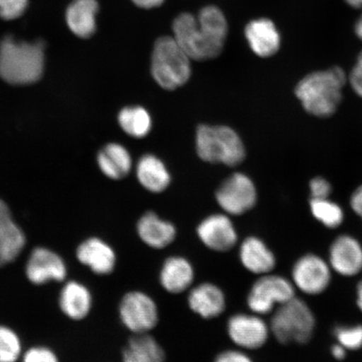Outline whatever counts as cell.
Wrapping results in <instances>:
<instances>
[{
	"instance_id": "30bf717a",
	"label": "cell",
	"mask_w": 362,
	"mask_h": 362,
	"mask_svg": "<svg viewBox=\"0 0 362 362\" xmlns=\"http://www.w3.org/2000/svg\"><path fill=\"white\" fill-rule=\"evenodd\" d=\"M216 197L226 214L240 216L255 206L257 192L250 178L242 173H235L221 185Z\"/></svg>"
},
{
	"instance_id": "6da1fadb",
	"label": "cell",
	"mask_w": 362,
	"mask_h": 362,
	"mask_svg": "<svg viewBox=\"0 0 362 362\" xmlns=\"http://www.w3.org/2000/svg\"><path fill=\"white\" fill-rule=\"evenodd\" d=\"M42 42H20L8 35L0 42V78L13 85L34 83L44 70Z\"/></svg>"
},
{
	"instance_id": "f35d334b",
	"label": "cell",
	"mask_w": 362,
	"mask_h": 362,
	"mask_svg": "<svg viewBox=\"0 0 362 362\" xmlns=\"http://www.w3.org/2000/svg\"><path fill=\"white\" fill-rule=\"evenodd\" d=\"M346 351L345 347H343L341 344L338 343L332 347V355L334 359L343 361L346 358Z\"/></svg>"
},
{
	"instance_id": "ab89813d",
	"label": "cell",
	"mask_w": 362,
	"mask_h": 362,
	"mask_svg": "<svg viewBox=\"0 0 362 362\" xmlns=\"http://www.w3.org/2000/svg\"><path fill=\"white\" fill-rule=\"evenodd\" d=\"M356 305L362 312V279L356 287Z\"/></svg>"
},
{
	"instance_id": "7a4b0ae2",
	"label": "cell",
	"mask_w": 362,
	"mask_h": 362,
	"mask_svg": "<svg viewBox=\"0 0 362 362\" xmlns=\"http://www.w3.org/2000/svg\"><path fill=\"white\" fill-rule=\"evenodd\" d=\"M346 83L345 71L332 67L307 75L297 85L296 94L308 112L327 117L337 111Z\"/></svg>"
},
{
	"instance_id": "ffe728a7",
	"label": "cell",
	"mask_w": 362,
	"mask_h": 362,
	"mask_svg": "<svg viewBox=\"0 0 362 362\" xmlns=\"http://www.w3.org/2000/svg\"><path fill=\"white\" fill-rule=\"evenodd\" d=\"M194 271L191 262L181 256H172L162 265L160 282L165 291L177 294L192 286Z\"/></svg>"
},
{
	"instance_id": "7402d4cb",
	"label": "cell",
	"mask_w": 362,
	"mask_h": 362,
	"mask_svg": "<svg viewBox=\"0 0 362 362\" xmlns=\"http://www.w3.org/2000/svg\"><path fill=\"white\" fill-rule=\"evenodd\" d=\"M98 8L97 0H74L66 13V24L71 33L83 39L93 35Z\"/></svg>"
},
{
	"instance_id": "7c38bea8",
	"label": "cell",
	"mask_w": 362,
	"mask_h": 362,
	"mask_svg": "<svg viewBox=\"0 0 362 362\" xmlns=\"http://www.w3.org/2000/svg\"><path fill=\"white\" fill-rule=\"evenodd\" d=\"M202 243L212 251L224 252L233 249L238 240L236 228L228 216L214 214L204 219L197 228Z\"/></svg>"
},
{
	"instance_id": "9a60e30c",
	"label": "cell",
	"mask_w": 362,
	"mask_h": 362,
	"mask_svg": "<svg viewBox=\"0 0 362 362\" xmlns=\"http://www.w3.org/2000/svg\"><path fill=\"white\" fill-rule=\"evenodd\" d=\"M245 36L252 51L260 57L275 55L281 45V36L277 27L266 18L249 22L245 28Z\"/></svg>"
},
{
	"instance_id": "5b68a950",
	"label": "cell",
	"mask_w": 362,
	"mask_h": 362,
	"mask_svg": "<svg viewBox=\"0 0 362 362\" xmlns=\"http://www.w3.org/2000/svg\"><path fill=\"white\" fill-rule=\"evenodd\" d=\"M315 324V317L310 307L296 296L274 311L269 328L280 344L303 345L313 337Z\"/></svg>"
},
{
	"instance_id": "8fae6325",
	"label": "cell",
	"mask_w": 362,
	"mask_h": 362,
	"mask_svg": "<svg viewBox=\"0 0 362 362\" xmlns=\"http://www.w3.org/2000/svg\"><path fill=\"white\" fill-rule=\"evenodd\" d=\"M226 329L235 345L245 350L259 349L265 345L270 334L269 325L255 313L233 315L230 317Z\"/></svg>"
},
{
	"instance_id": "52a82bcc",
	"label": "cell",
	"mask_w": 362,
	"mask_h": 362,
	"mask_svg": "<svg viewBox=\"0 0 362 362\" xmlns=\"http://www.w3.org/2000/svg\"><path fill=\"white\" fill-rule=\"evenodd\" d=\"M296 297V287L287 279L277 274L261 275L253 283L247 296V305L252 313L264 315L271 313L276 305Z\"/></svg>"
},
{
	"instance_id": "1f68e13d",
	"label": "cell",
	"mask_w": 362,
	"mask_h": 362,
	"mask_svg": "<svg viewBox=\"0 0 362 362\" xmlns=\"http://www.w3.org/2000/svg\"><path fill=\"white\" fill-rule=\"evenodd\" d=\"M28 0H0V18L4 21L18 19L26 11Z\"/></svg>"
},
{
	"instance_id": "603a6c76",
	"label": "cell",
	"mask_w": 362,
	"mask_h": 362,
	"mask_svg": "<svg viewBox=\"0 0 362 362\" xmlns=\"http://www.w3.org/2000/svg\"><path fill=\"white\" fill-rule=\"evenodd\" d=\"M139 183L147 191L160 193L168 188L170 175L164 163L153 155L144 156L136 166Z\"/></svg>"
},
{
	"instance_id": "b9f144b4",
	"label": "cell",
	"mask_w": 362,
	"mask_h": 362,
	"mask_svg": "<svg viewBox=\"0 0 362 362\" xmlns=\"http://www.w3.org/2000/svg\"><path fill=\"white\" fill-rule=\"evenodd\" d=\"M352 8H362V0H345Z\"/></svg>"
},
{
	"instance_id": "484cf974",
	"label": "cell",
	"mask_w": 362,
	"mask_h": 362,
	"mask_svg": "<svg viewBox=\"0 0 362 362\" xmlns=\"http://www.w3.org/2000/svg\"><path fill=\"white\" fill-rule=\"evenodd\" d=\"M60 305L66 315L71 319L81 320L88 315L92 305V298L83 285L71 282L63 288Z\"/></svg>"
},
{
	"instance_id": "83f0119b",
	"label": "cell",
	"mask_w": 362,
	"mask_h": 362,
	"mask_svg": "<svg viewBox=\"0 0 362 362\" xmlns=\"http://www.w3.org/2000/svg\"><path fill=\"white\" fill-rule=\"evenodd\" d=\"M198 25L204 33L212 39L225 43L228 25L223 11L216 6L203 8L197 18Z\"/></svg>"
},
{
	"instance_id": "2e32d148",
	"label": "cell",
	"mask_w": 362,
	"mask_h": 362,
	"mask_svg": "<svg viewBox=\"0 0 362 362\" xmlns=\"http://www.w3.org/2000/svg\"><path fill=\"white\" fill-rule=\"evenodd\" d=\"M188 305L194 314L202 318L214 319L226 310L225 293L214 284H201L189 291Z\"/></svg>"
},
{
	"instance_id": "f546056e",
	"label": "cell",
	"mask_w": 362,
	"mask_h": 362,
	"mask_svg": "<svg viewBox=\"0 0 362 362\" xmlns=\"http://www.w3.org/2000/svg\"><path fill=\"white\" fill-rule=\"evenodd\" d=\"M21 353V344L10 329L0 327V362H16Z\"/></svg>"
},
{
	"instance_id": "d6986e66",
	"label": "cell",
	"mask_w": 362,
	"mask_h": 362,
	"mask_svg": "<svg viewBox=\"0 0 362 362\" xmlns=\"http://www.w3.org/2000/svg\"><path fill=\"white\" fill-rule=\"evenodd\" d=\"M137 233L141 241L153 249L168 247L176 237L175 226L151 211L147 212L139 220Z\"/></svg>"
},
{
	"instance_id": "cb8c5ba5",
	"label": "cell",
	"mask_w": 362,
	"mask_h": 362,
	"mask_svg": "<svg viewBox=\"0 0 362 362\" xmlns=\"http://www.w3.org/2000/svg\"><path fill=\"white\" fill-rule=\"evenodd\" d=\"M98 163L103 173L112 180L126 177L133 166L128 149L115 143L107 144L99 152Z\"/></svg>"
},
{
	"instance_id": "836d02e7",
	"label": "cell",
	"mask_w": 362,
	"mask_h": 362,
	"mask_svg": "<svg viewBox=\"0 0 362 362\" xmlns=\"http://www.w3.org/2000/svg\"><path fill=\"white\" fill-rule=\"evenodd\" d=\"M24 362H58L51 351L45 348H33L26 353Z\"/></svg>"
},
{
	"instance_id": "d590c367",
	"label": "cell",
	"mask_w": 362,
	"mask_h": 362,
	"mask_svg": "<svg viewBox=\"0 0 362 362\" xmlns=\"http://www.w3.org/2000/svg\"><path fill=\"white\" fill-rule=\"evenodd\" d=\"M214 362H253L246 353L238 350H228L221 352Z\"/></svg>"
},
{
	"instance_id": "ba28073f",
	"label": "cell",
	"mask_w": 362,
	"mask_h": 362,
	"mask_svg": "<svg viewBox=\"0 0 362 362\" xmlns=\"http://www.w3.org/2000/svg\"><path fill=\"white\" fill-rule=\"evenodd\" d=\"M119 315L125 327L134 334H148L158 322L156 301L141 291L125 294L120 302Z\"/></svg>"
},
{
	"instance_id": "f1b7e54d",
	"label": "cell",
	"mask_w": 362,
	"mask_h": 362,
	"mask_svg": "<svg viewBox=\"0 0 362 362\" xmlns=\"http://www.w3.org/2000/svg\"><path fill=\"white\" fill-rule=\"evenodd\" d=\"M310 210L315 218L328 228H337L343 223L344 214L341 206L328 199H311Z\"/></svg>"
},
{
	"instance_id": "60d3db41",
	"label": "cell",
	"mask_w": 362,
	"mask_h": 362,
	"mask_svg": "<svg viewBox=\"0 0 362 362\" xmlns=\"http://www.w3.org/2000/svg\"><path fill=\"white\" fill-rule=\"evenodd\" d=\"M355 33L357 35V37L362 40V15L356 23Z\"/></svg>"
},
{
	"instance_id": "8992f818",
	"label": "cell",
	"mask_w": 362,
	"mask_h": 362,
	"mask_svg": "<svg viewBox=\"0 0 362 362\" xmlns=\"http://www.w3.org/2000/svg\"><path fill=\"white\" fill-rule=\"evenodd\" d=\"M174 38L192 60H211L223 52L224 43L204 33L192 13H181L174 21Z\"/></svg>"
},
{
	"instance_id": "d6a6232c",
	"label": "cell",
	"mask_w": 362,
	"mask_h": 362,
	"mask_svg": "<svg viewBox=\"0 0 362 362\" xmlns=\"http://www.w3.org/2000/svg\"><path fill=\"white\" fill-rule=\"evenodd\" d=\"M310 187L312 199H315V200L328 199L332 193V187L324 178L317 177L312 180Z\"/></svg>"
},
{
	"instance_id": "d4e9b609",
	"label": "cell",
	"mask_w": 362,
	"mask_h": 362,
	"mask_svg": "<svg viewBox=\"0 0 362 362\" xmlns=\"http://www.w3.org/2000/svg\"><path fill=\"white\" fill-rule=\"evenodd\" d=\"M123 362H165L164 350L148 334H134L123 351Z\"/></svg>"
},
{
	"instance_id": "74e56055",
	"label": "cell",
	"mask_w": 362,
	"mask_h": 362,
	"mask_svg": "<svg viewBox=\"0 0 362 362\" xmlns=\"http://www.w3.org/2000/svg\"><path fill=\"white\" fill-rule=\"evenodd\" d=\"M135 6L142 8H153L160 6L165 0H132Z\"/></svg>"
},
{
	"instance_id": "4dcf8cb0",
	"label": "cell",
	"mask_w": 362,
	"mask_h": 362,
	"mask_svg": "<svg viewBox=\"0 0 362 362\" xmlns=\"http://www.w3.org/2000/svg\"><path fill=\"white\" fill-rule=\"evenodd\" d=\"M334 336L346 350L357 351L362 348V325H341L334 329Z\"/></svg>"
},
{
	"instance_id": "5bb4252c",
	"label": "cell",
	"mask_w": 362,
	"mask_h": 362,
	"mask_svg": "<svg viewBox=\"0 0 362 362\" xmlns=\"http://www.w3.org/2000/svg\"><path fill=\"white\" fill-rule=\"evenodd\" d=\"M26 274L30 282L42 284L51 280L62 281L66 274L64 262L61 257L45 248H36L31 253Z\"/></svg>"
},
{
	"instance_id": "277c9868",
	"label": "cell",
	"mask_w": 362,
	"mask_h": 362,
	"mask_svg": "<svg viewBox=\"0 0 362 362\" xmlns=\"http://www.w3.org/2000/svg\"><path fill=\"white\" fill-rule=\"evenodd\" d=\"M196 146L199 157L211 164L233 167L242 164L246 157L241 138L226 126H199Z\"/></svg>"
},
{
	"instance_id": "ac0fdd59",
	"label": "cell",
	"mask_w": 362,
	"mask_h": 362,
	"mask_svg": "<svg viewBox=\"0 0 362 362\" xmlns=\"http://www.w3.org/2000/svg\"><path fill=\"white\" fill-rule=\"evenodd\" d=\"M239 259L244 268L255 274H270L276 266L274 252L257 237L244 240L239 249Z\"/></svg>"
},
{
	"instance_id": "e575fe53",
	"label": "cell",
	"mask_w": 362,
	"mask_h": 362,
	"mask_svg": "<svg viewBox=\"0 0 362 362\" xmlns=\"http://www.w3.org/2000/svg\"><path fill=\"white\" fill-rule=\"evenodd\" d=\"M350 83L355 93L362 98V52L357 58L356 65L351 72Z\"/></svg>"
},
{
	"instance_id": "44dd1931",
	"label": "cell",
	"mask_w": 362,
	"mask_h": 362,
	"mask_svg": "<svg viewBox=\"0 0 362 362\" xmlns=\"http://www.w3.org/2000/svg\"><path fill=\"white\" fill-rule=\"evenodd\" d=\"M78 259L95 274L107 275L115 269L116 253L106 243L98 238H90L81 243L76 252Z\"/></svg>"
},
{
	"instance_id": "8d00e7d4",
	"label": "cell",
	"mask_w": 362,
	"mask_h": 362,
	"mask_svg": "<svg viewBox=\"0 0 362 362\" xmlns=\"http://www.w3.org/2000/svg\"><path fill=\"white\" fill-rule=\"evenodd\" d=\"M351 206L353 211L362 218V185L353 193Z\"/></svg>"
},
{
	"instance_id": "9c48e42d",
	"label": "cell",
	"mask_w": 362,
	"mask_h": 362,
	"mask_svg": "<svg viewBox=\"0 0 362 362\" xmlns=\"http://www.w3.org/2000/svg\"><path fill=\"white\" fill-rule=\"evenodd\" d=\"M332 282L329 262L313 253H308L294 262L292 283L294 287L309 296L324 293Z\"/></svg>"
},
{
	"instance_id": "e0dca14e",
	"label": "cell",
	"mask_w": 362,
	"mask_h": 362,
	"mask_svg": "<svg viewBox=\"0 0 362 362\" xmlns=\"http://www.w3.org/2000/svg\"><path fill=\"white\" fill-rule=\"evenodd\" d=\"M25 243L24 233L13 223L6 204L0 200V267L15 260Z\"/></svg>"
},
{
	"instance_id": "4316f807",
	"label": "cell",
	"mask_w": 362,
	"mask_h": 362,
	"mask_svg": "<svg viewBox=\"0 0 362 362\" xmlns=\"http://www.w3.org/2000/svg\"><path fill=\"white\" fill-rule=\"evenodd\" d=\"M119 125L124 132L135 139H142L151 132L152 119L146 108L140 106L126 107L119 115Z\"/></svg>"
},
{
	"instance_id": "3957f363",
	"label": "cell",
	"mask_w": 362,
	"mask_h": 362,
	"mask_svg": "<svg viewBox=\"0 0 362 362\" xmlns=\"http://www.w3.org/2000/svg\"><path fill=\"white\" fill-rule=\"evenodd\" d=\"M191 60L174 37L158 38L151 58V74L162 88L173 90L182 87L192 75Z\"/></svg>"
},
{
	"instance_id": "4fadbf2b",
	"label": "cell",
	"mask_w": 362,
	"mask_h": 362,
	"mask_svg": "<svg viewBox=\"0 0 362 362\" xmlns=\"http://www.w3.org/2000/svg\"><path fill=\"white\" fill-rule=\"evenodd\" d=\"M330 268L344 277H353L362 271V246L349 235H341L330 245Z\"/></svg>"
}]
</instances>
